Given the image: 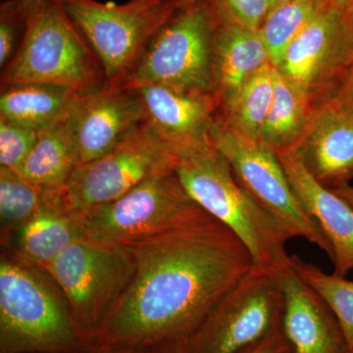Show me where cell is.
Instances as JSON below:
<instances>
[{"label":"cell","instance_id":"1","mask_svg":"<svg viewBox=\"0 0 353 353\" xmlns=\"http://www.w3.org/2000/svg\"><path fill=\"white\" fill-rule=\"evenodd\" d=\"M129 248L134 275L95 345L148 350L187 340L253 267L245 245L199 205L176 226Z\"/></svg>","mask_w":353,"mask_h":353},{"label":"cell","instance_id":"2","mask_svg":"<svg viewBox=\"0 0 353 353\" xmlns=\"http://www.w3.org/2000/svg\"><path fill=\"white\" fill-rule=\"evenodd\" d=\"M175 169L190 199L245 245L253 266L275 272L289 266L290 255L285 250L289 236L241 187L227 158L214 145L179 158Z\"/></svg>","mask_w":353,"mask_h":353},{"label":"cell","instance_id":"3","mask_svg":"<svg viewBox=\"0 0 353 353\" xmlns=\"http://www.w3.org/2000/svg\"><path fill=\"white\" fill-rule=\"evenodd\" d=\"M36 267L0 260V353H74L92 347L65 297Z\"/></svg>","mask_w":353,"mask_h":353},{"label":"cell","instance_id":"4","mask_svg":"<svg viewBox=\"0 0 353 353\" xmlns=\"http://www.w3.org/2000/svg\"><path fill=\"white\" fill-rule=\"evenodd\" d=\"M26 30L0 85L39 82L80 92L105 87L99 59L65 13L59 0H25Z\"/></svg>","mask_w":353,"mask_h":353},{"label":"cell","instance_id":"5","mask_svg":"<svg viewBox=\"0 0 353 353\" xmlns=\"http://www.w3.org/2000/svg\"><path fill=\"white\" fill-rule=\"evenodd\" d=\"M216 28L212 7L201 0L178 8L150 39L121 88L155 85L213 94Z\"/></svg>","mask_w":353,"mask_h":353},{"label":"cell","instance_id":"6","mask_svg":"<svg viewBox=\"0 0 353 353\" xmlns=\"http://www.w3.org/2000/svg\"><path fill=\"white\" fill-rule=\"evenodd\" d=\"M59 2L99 59L108 88L122 87L150 39L179 8V0Z\"/></svg>","mask_w":353,"mask_h":353},{"label":"cell","instance_id":"7","mask_svg":"<svg viewBox=\"0 0 353 353\" xmlns=\"http://www.w3.org/2000/svg\"><path fill=\"white\" fill-rule=\"evenodd\" d=\"M134 269L136 262L129 246L106 245L83 239L65 248L46 271L61 290L83 336L95 345Z\"/></svg>","mask_w":353,"mask_h":353},{"label":"cell","instance_id":"8","mask_svg":"<svg viewBox=\"0 0 353 353\" xmlns=\"http://www.w3.org/2000/svg\"><path fill=\"white\" fill-rule=\"evenodd\" d=\"M212 145L227 158L241 187L284 229L290 239L303 238L333 259V248L290 187L277 153L228 125L219 116Z\"/></svg>","mask_w":353,"mask_h":353},{"label":"cell","instance_id":"9","mask_svg":"<svg viewBox=\"0 0 353 353\" xmlns=\"http://www.w3.org/2000/svg\"><path fill=\"white\" fill-rule=\"evenodd\" d=\"M277 272L253 266L211 309L187 343L188 353H243L282 327Z\"/></svg>","mask_w":353,"mask_h":353},{"label":"cell","instance_id":"10","mask_svg":"<svg viewBox=\"0 0 353 353\" xmlns=\"http://www.w3.org/2000/svg\"><path fill=\"white\" fill-rule=\"evenodd\" d=\"M199 205L175 167L155 174L115 201L83 217L85 239L106 245L132 246L180 224Z\"/></svg>","mask_w":353,"mask_h":353},{"label":"cell","instance_id":"11","mask_svg":"<svg viewBox=\"0 0 353 353\" xmlns=\"http://www.w3.org/2000/svg\"><path fill=\"white\" fill-rule=\"evenodd\" d=\"M176 158L146 120L112 150L79 165L63 189L72 213L82 218L115 201L155 174L173 168Z\"/></svg>","mask_w":353,"mask_h":353},{"label":"cell","instance_id":"12","mask_svg":"<svg viewBox=\"0 0 353 353\" xmlns=\"http://www.w3.org/2000/svg\"><path fill=\"white\" fill-rule=\"evenodd\" d=\"M350 65L345 12L330 6L288 46L276 69L313 97L319 90L332 94Z\"/></svg>","mask_w":353,"mask_h":353},{"label":"cell","instance_id":"13","mask_svg":"<svg viewBox=\"0 0 353 353\" xmlns=\"http://www.w3.org/2000/svg\"><path fill=\"white\" fill-rule=\"evenodd\" d=\"M80 165L106 154L148 120L138 90L104 87L79 94L69 115Z\"/></svg>","mask_w":353,"mask_h":353},{"label":"cell","instance_id":"14","mask_svg":"<svg viewBox=\"0 0 353 353\" xmlns=\"http://www.w3.org/2000/svg\"><path fill=\"white\" fill-rule=\"evenodd\" d=\"M137 90L145 104L148 122L176 159L213 145V128L219 116L214 95L155 85Z\"/></svg>","mask_w":353,"mask_h":353},{"label":"cell","instance_id":"15","mask_svg":"<svg viewBox=\"0 0 353 353\" xmlns=\"http://www.w3.org/2000/svg\"><path fill=\"white\" fill-rule=\"evenodd\" d=\"M294 150L316 180L329 189L353 176V114L329 99L313 110Z\"/></svg>","mask_w":353,"mask_h":353},{"label":"cell","instance_id":"16","mask_svg":"<svg viewBox=\"0 0 353 353\" xmlns=\"http://www.w3.org/2000/svg\"><path fill=\"white\" fill-rule=\"evenodd\" d=\"M296 199L333 248L334 274L353 269V208L311 175L296 150L277 153Z\"/></svg>","mask_w":353,"mask_h":353},{"label":"cell","instance_id":"17","mask_svg":"<svg viewBox=\"0 0 353 353\" xmlns=\"http://www.w3.org/2000/svg\"><path fill=\"white\" fill-rule=\"evenodd\" d=\"M284 296L282 331L294 353H345L338 320L292 265L277 272Z\"/></svg>","mask_w":353,"mask_h":353},{"label":"cell","instance_id":"18","mask_svg":"<svg viewBox=\"0 0 353 353\" xmlns=\"http://www.w3.org/2000/svg\"><path fill=\"white\" fill-rule=\"evenodd\" d=\"M269 61L260 30L221 23L213 43V94L219 116L234 108L241 90Z\"/></svg>","mask_w":353,"mask_h":353},{"label":"cell","instance_id":"19","mask_svg":"<svg viewBox=\"0 0 353 353\" xmlns=\"http://www.w3.org/2000/svg\"><path fill=\"white\" fill-rule=\"evenodd\" d=\"M12 238L18 259L46 270L65 248L85 234L82 218L67 206L63 190H46L36 214Z\"/></svg>","mask_w":353,"mask_h":353},{"label":"cell","instance_id":"20","mask_svg":"<svg viewBox=\"0 0 353 353\" xmlns=\"http://www.w3.org/2000/svg\"><path fill=\"white\" fill-rule=\"evenodd\" d=\"M79 94L50 83L2 85L0 118L38 132L48 131L68 120Z\"/></svg>","mask_w":353,"mask_h":353},{"label":"cell","instance_id":"21","mask_svg":"<svg viewBox=\"0 0 353 353\" xmlns=\"http://www.w3.org/2000/svg\"><path fill=\"white\" fill-rule=\"evenodd\" d=\"M275 68V67H274ZM274 97L259 141L276 153L296 148L314 108L312 94L275 68Z\"/></svg>","mask_w":353,"mask_h":353},{"label":"cell","instance_id":"22","mask_svg":"<svg viewBox=\"0 0 353 353\" xmlns=\"http://www.w3.org/2000/svg\"><path fill=\"white\" fill-rule=\"evenodd\" d=\"M80 165V153L69 120L39 132L18 173L44 190H63Z\"/></svg>","mask_w":353,"mask_h":353},{"label":"cell","instance_id":"23","mask_svg":"<svg viewBox=\"0 0 353 353\" xmlns=\"http://www.w3.org/2000/svg\"><path fill=\"white\" fill-rule=\"evenodd\" d=\"M330 6L331 0H290L272 9L260 28L272 66H278L288 46Z\"/></svg>","mask_w":353,"mask_h":353},{"label":"cell","instance_id":"24","mask_svg":"<svg viewBox=\"0 0 353 353\" xmlns=\"http://www.w3.org/2000/svg\"><path fill=\"white\" fill-rule=\"evenodd\" d=\"M290 265L304 282L322 297L338 320L347 352L353 353V281L327 274L315 264L290 255Z\"/></svg>","mask_w":353,"mask_h":353},{"label":"cell","instance_id":"25","mask_svg":"<svg viewBox=\"0 0 353 353\" xmlns=\"http://www.w3.org/2000/svg\"><path fill=\"white\" fill-rule=\"evenodd\" d=\"M275 68L267 63L250 79L241 90L234 108L219 116L236 131L259 139L274 97Z\"/></svg>","mask_w":353,"mask_h":353},{"label":"cell","instance_id":"26","mask_svg":"<svg viewBox=\"0 0 353 353\" xmlns=\"http://www.w3.org/2000/svg\"><path fill=\"white\" fill-rule=\"evenodd\" d=\"M44 192L17 171L0 166V224L3 245L36 214Z\"/></svg>","mask_w":353,"mask_h":353},{"label":"cell","instance_id":"27","mask_svg":"<svg viewBox=\"0 0 353 353\" xmlns=\"http://www.w3.org/2000/svg\"><path fill=\"white\" fill-rule=\"evenodd\" d=\"M39 134L0 118V166L17 171L36 145Z\"/></svg>","mask_w":353,"mask_h":353},{"label":"cell","instance_id":"28","mask_svg":"<svg viewBox=\"0 0 353 353\" xmlns=\"http://www.w3.org/2000/svg\"><path fill=\"white\" fill-rule=\"evenodd\" d=\"M26 30L25 0H8L0 11V68H6L20 46Z\"/></svg>","mask_w":353,"mask_h":353},{"label":"cell","instance_id":"29","mask_svg":"<svg viewBox=\"0 0 353 353\" xmlns=\"http://www.w3.org/2000/svg\"><path fill=\"white\" fill-rule=\"evenodd\" d=\"M212 9L221 23L260 30L271 6L269 0H214Z\"/></svg>","mask_w":353,"mask_h":353},{"label":"cell","instance_id":"30","mask_svg":"<svg viewBox=\"0 0 353 353\" xmlns=\"http://www.w3.org/2000/svg\"><path fill=\"white\" fill-rule=\"evenodd\" d=\"M327 99L333 101L339 108L353 114V62L345 70Z\"/></svg>","mask_w":353,"mask_h":353},{"label":"cell","instance_id":"31","mask_svg":"<svg viewBox=\"0 0 353 353\" xmlns=\"http://www.w3.org/2000/svg\"><path fill=\"white\" fill-rule=\"evenodd\" d=\"M243 353H294L289 341L285 339L282 327L272 332L263 340Z\"/></svg>","mask_w":353,"mask_h":353},{"label":"cell","instance_id":"32","mask_svg":"<svg viewBox=\"0 0 353 353\" xmlns=\"http://www.w3.org/2000/svg\"><path fill=\"white\" fill-rule=\"evenodd\" d=\"M148 350L139 348L111 347V345H95L92 347L74 353H148Z\"/></svg>","mask_w":353,"mask_h":353},{"label":"cell","instance_id":"33","mask_svg":"<svg viewBox=\"0 0 353 353\" xmlns=\"http://www.w3.org/2000/svg\"><path fill=\"white\" fill-rule=\"evenodd\" d=\"M148 353H188L185 340L162 343L148 350Z\"/></svg>","mask_w":353,"mask_h":353},{"label":"cell","instance_id":"34","mask_svg":"<svg viewBox=\"0 0 353 353\" xmlns=\"http://www.w3.org/2000/svg\"><path fill=\"white\" fill-rule=\"evenodd\" d=\"M345 34H347L348 57L352 64L353 62V8L345 12Z\"/></svg>","mask_w":353,"mask_h":353},{"label":"cell","instance_id":"35","mask_svg":"<svg viewBox=\"0 0 353 353\" xmlns=\"http://www.w3.org/2000/svg\"><path fill=\"white\" fill-rule=\"evenodd\" d=\"M333 190L338 196L343 197L353 208V185H350L347 183V185H341L338 189H334Z\"/></svg>","mask_w":353,"mask_h":353},{"label":"cell","instance_id":"36","mask_svg":"<svg viewBox=\"0 0 353 353\" xmlns=\"http://www.w3.org/2000/svg\"><path fill=\"white\" fill-rule=\"evenodd\" d=\"M331 2L345 12L353 8V0H331Z\"/></svg>","mask_w":353,"mask_h":353},{"label":"cell","instance_id":"37","mask_svg":"<svg viewBox=\"0 0 353 353\" xmlns=\"http://www.w3.org/2000/svg\"><path fill=\"white\" fill-rule=\"evenodd\" d=\"M197 0H179V8H185V7L192 6L196 3Z\"/></svg>","mask_w":353,"mask_h":353},{"label":"cell","instance_id":"38","mask_svg":"<svg viewBox=\"0 0 353 353\" xmlns=\"http://www.w3.org/2000/svg\"><path fill=\"white\" fill-rule=\"evenodd\" d=\"M269 1H270L271 11L272 9L282 6V4L287 3V2L290 1V0H269Z\"/></svg>","mask_w":353,"mask_h":353}]
</instances>
